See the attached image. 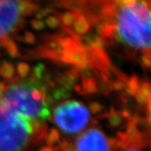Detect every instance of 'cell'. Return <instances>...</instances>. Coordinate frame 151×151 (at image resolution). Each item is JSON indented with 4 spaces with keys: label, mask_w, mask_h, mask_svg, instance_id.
Returning a JSON list of instances; mask_svg holds the SVG:
<instances>
[{
    "label": "cell",
    "mask_w": 151,
    "mask_h": 151,
    "mask_svg": "<svg viewBox=\"0 0 151 151\" xmlns=\"http://www.w3.org/2000/svg\"><path fill=\"white\" fill-rule=\"evenodd\" d=\"M113 35L130 47L151 52V5L146 0L121 4L115 13Z\"/></svg>",
    "instance_id": "obj_1"
},
{
    "label": "cell",
    "mask_w": 151,
    "mask_h": 151,
    "mask_svg": "<svg viewBox=\"0 0 151 151\" xmlns=\"http://www.w3.org/2000/svg\"><path fill=\"white\" fill-rule=\"evenodd\" d=\"M0 102L35 123L44 121L50 116L46 87L34 79L9 86L0 97Z\"/></svg>",
    "instance_id": "obj_2"
},
{
    "label": "cell",
    "mask_w": 151,
    "mask_h": 151,
    "mask_svg": "<svg viewBox=\"0 0 151 151\" xmlns=\"http://www.w3.org/2000/svg\"><path fill=\"white\" fill-rule=\"evenodd\" d=\"M33 131L30 120L0 102V151H22Z\"/></svg>",
    "instance_id": "obj_3"
},
{
    "label": "cell",
    "mask_w": 151,
    "mask_h": 151,
    "mask_svg": "<svg viewBox=\"0 0 151 151\" xmlns=\"http://www.w3.org/2000/svg\"><path fill=\"white\" fill-rule=\"evenodd\" d=\"M90 111L78 101H67L57 106L54 111L55 123L65 134H74L83 130L90 120Z\"/></svg>",
    "instance_id": "obj_4"
},
{
    "label": "cell",
    "mask_w": 151,
    "mask_h": 151,
    "mask_svg": "<svg viewBox=\"0 0 151 151\" xmlns=\"http://www.w3.org/2000/svg\"><path fill=\"white\" fill-rule=\"evenodd\" d=\"M24 14V1L0 0V39L16 27Z\"/></svg>",
    "instance_id": "obj_5"
},
{
    "label": "cell",
    "mask_w": 151,
    "mask_h": 151,
    "mask_svg": "<svg viewBox=\"0 0 151 151\" xmlns=\"http://www.w3.org/2000/svg\"><path fill=\"white\" fill-rule=\"evenodd\" d=\"M75 151H111V145L102 131L91 129L78 137Z\"/></svg>",
    "instance_id": "obj_6"
},
{
    "label": "cell",
    "mask_w": 151,
    "mask_h": 151,
    "mask_svg": "<svg viewBox=\"0 0 151 151\" xmlns=\"http://www.w3.org/2000/svg\"><path fill=\"white\" fill-rule=\"evenodd\" d=\"M73 28L76 34L85 35L90 29V24L85 17L81 15L79 12L76 11V19L73 23Z\"/></svg>",
    "instance_id": "obj_7"
},
{
    "label": "cell",
    "mask_w": 151,
    "mask_h": 151,
    "mask_svg": "<svg viewBox=\"0 0 151 151\" xmlns=\"http://www.w3.org/2000/svg\"><path fill=\"white\" fill-rule=\"evenodd\" d=\"M82 90L87 94L97 92V85L92 78H85L82 81Z\"/></svg>",
    "instance_id": "obj_8"
},
{
    "label": "cell",
    "mask_w": 151,
    "mask_h": 151,
    "mask_svg": "<svg viewBox=\"0 0 151 151\" xmlns=\"http://www.w3.org/2000/svg\"><path fill=\"white\" fill-rule=\"evenodd\" d=\"M15 69L14 66L11 63L4 62L0 66V75L3 76L4 78H11L14 75Z\"/></svg>",
    "instance_id": "obj_9"
},
{
    "label": "cell",
    "mask_w": 151,
    "mask_h": 151,
    "mask_svg": "<svg viewBox=\"0 0 151 151\" xmlns=\"http://www.w3.org/2000/svg\"><path fill=\"white\" fill-rule=\"evenodd\" d=\"M4 47L7 50V52H8L9 55L11 56L12 58H15L19 55V50L17 48L16 44L14 43V41L12 40L9 38H8Z\"/></svg>",
    "instance_id": "obj_10"
},
{
    "label": "cell",
    "mask_w": 151,
    "mask_h": 151,
    "mask_svg": "<svg viewBox=\"0 0 151 151\" xmlns=\"http://www.w3.org/2000/svg\"><path fill=\"white\" fill-rule=\"evenodd\" d=\"M76 19V12H70V11H67L61 14L60 17V21L61 23L66 26V27H69L70 25L73 24V23L75 21Z\"/></svg>",
    "instance_id": "obj_11"
},
{
    "label": "cell",
    "mask_w": 151,
    "mask_h": 151,
    "mask_svg": "<svg viewBox=\"0 0 151 151\" xmlns=\"http://www.w3.org/2000/svg\"><path fill=\"white\" fill-rule=\"evenodd\" d=\"M46 142L49 145H55L60 141V134L56 129H51L46 134Z\"/></svg>",
    "instance_id": "obj_12"
},
{
    "label": "cell",
    "mask_w": 151,
    "mask_h": 151,
    "mask_svg": "<svg viewBox=\"0 0 151 151\" xmlns=\"http://www.w3.org/2000/svg\"><path fill=\"white\" fill-rule=\"evenodd\" d=\"M17 72L19 76L21 77H26L29 71H30V66L29 64L25 63V62H20L17 65Z\"/></svg>",
    "instance_id": "obj_13"
},
{
    "label": "cell",
    "mask_w": 151,
    "mask_h": 151,
    "mask_svg": "<svg viewBox=\"0 0 151 151\" xmlns=\"http://www.w3.org/2000/svg\"><path fill=\"white\" fill-rule=\"evenodd\" d=\"M44 22L45 24V26L47 25L50 29H53L58 28L60 25V19L54 15H49L48 17H46Z\"/></svg>",
    "instance_id": "obj_14"
},
{
    "label": "cell",
    "mask_w": 151,
    "mask_h": 151,
    "mask_svg": "<svg viewBox=\"0 0 151 151\" xmlns=\"http://www.w3.org/2000/svg\"><path fill=\"white\" fill-rule=\"evenodd\" d=\"M45 70V65L43 64H39V65H35L34 70H33L32 74V76L35 77L34 80L39 81V80L42 79L44 76Z\"/></svg>",
    "instance_id": "obj_15"
},
{
    "label": "cell",
    "mask_w": 151,
    "mask_h": 151,
    "mask_svg": "<svg viewBox=\"0 0 151 151\" xmlns=\"http://www.w3.org/2000/svg\"><path fill=\"white\" fill-rule=\"evenodd\" d=\"M30 25L35 30H42L45 28V22L43 20H40V19H36L30 20Z\"/></svg>",
    "instance_id": "obj_16"
},
{
    "label": "cell",
    "mask_w": 151,
    "mask_h": 151,
    "mask_svg": "<svg viewBox=\"0 0 151 151\" xmlns=\"http://www.w3.org/2000/svg\"><path fill=\"white\" fill-rule=\"evenodd\" d=\"M50 12H51V9H49V8H45V9H43L39 10L37 13H36V14H35L36 19L42 20L43 19L49 16V14H50Z\"/></svg>",
    "instance_id": "obj_17"
},
{
    "label": "cell",
    "mask_w": 151,
    "mask_h": 151,
    "mask_svg": "<svg viewBox=\"0 0 151 151\" xmlns=\"http://www.w3.org/2000/svg\"><path fill=\"white\" fill-rule=\"evenodd\" d=\"M23 39L24 40V42H26L27 44H30L32 45L35 42V35L33 34L32 32L30 31H27V32L24 33V36H23Z\"/></svg>",
    "instance_id": "obj_18"
},
{
    "label": "cell",
    "mask_w": 151,
    "mask_h": 151,
    "mask_svg": "<svg viewBox=\"0 0 151 151\" xmlns=\"http://www.w3.org/2000/svg\"><path fill=\"white\" fill-rule=\"evenodd\" d=\"M89 111H91L93 113H97L101 112V110L103 109V106L98 103H92L89 105Z\"/></svg>",
    "instance_id": "obj_19"
},
{
    "label": "cell",
    "mask_w": 151,
    "mask_h": 151,
    "mask_svg": "<svg viewBox=\"0 0 151 151\" xmlns=\"http://www.w3.org/2000/svg\"><path fill=\"white\" fill-rule=\"evenodd\" d=\"M109 122H110V124H112V125L116 126L120 122V117H119V115H117L116 113H113V115H111L109 117Z\"/></svg>",
    "instance_id": "obj_20"
},
{
    "label": "cell",
    "mask_w": 151,
    "mask_h": 151,
    "mask_svg": "<svg viewBox=\"0 0 151 151\" xmlns=\"http://www.w3.org/2000/svg\"><path fill=\"white\" fill-rule=\"evenodd\" d=\"M137 1H139V0H119L121 4H134L135 2H137Z\"/></svg>",
    "instance_id": "obj_21"
},
{
    "label": "cell",
    "mask_w": 151,
    "mask_h": 151,
    "mask_svg": "<svg viewBox=\"0 0 151 151\" xmlns=\"http://www.w3.org/2000/svg\"><path fill=\"white\" fill-rule=\"evenodd\" d=\"M6 90V86L5 84L4 83V82H2V81H0V97L1 96L4 94V92H5Z\"/></svg>",
    "instance_id": "obj_22"
},
{
    "label": "cell",
    "mask_w": 151,
    "mask_h": 151,
    "mask_svg": "<svg viewBox=\"0 0 151 151\" xmlns=\"http://www.w3.org/2000/svg\"><path fill=\"white\" fill-rule=\"evenodd\" d=\"M39 151H55V150L52 149V148L46 146V147H43V148H41V149H40Z\"/></svg>",
    "instance_id": "obj_23"
},
{
    "label": "cell",
    "mask_w": 151,
    "mask_h": 151,
    "mask_svg": "<svg viewBox=\"0 0 151 151\" xmlns=\"http://www.w3.org/2000/svg\"><path fill=\"white\" fill-rule=\"evenodd\" d=\"M124 151H142V150H139L135 149V148H129V149H127V150H125Z\"/></svg>",
    "instance_id": "obj_24"
}]
</instances>
